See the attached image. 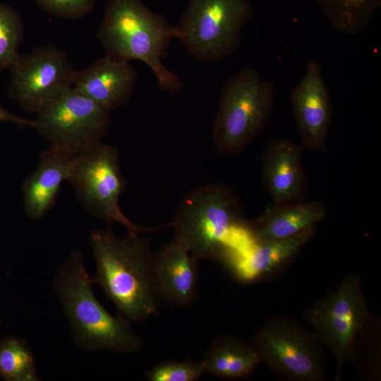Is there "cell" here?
Listing matches in <instances>:
<instances>
[{
	"mask_svg": "<svg viewBox=\"0 0 381 381\" xmlns=\"http://www.w3.org/2000/svg\"><path fill=\"white\" fill-rule=\"evenodd\" d=\"M205 373L202 360H169L156 364L145 377L150 381H197Z\"/></svg>",
	"mask_w": 381,
	"mask_h": 381,
	"instance_id": "obj_23",
	"label": "cell"
},
{
	"mask_svg": "<svg viewBox=\"0 0 381 381\" xmlns=\"http://www.w3.org/2000/svg\"><path fill=\"white\" fill-rule=\"evenodd\" d=\"M93 284L83 251L73 250L59 267L53 288L75 345L88 352L140 351L143 346L142 337L128 321L105 309L95 295Z\"/></svg>",
	"mask_w": 381,
	"mask_h": 381,
	"instance_id": "obj_2",
	"label": "cell"
},
{
	"mask_svg": "<svg viewBox=\"0 0 381 381\" xmlns=\"http://www.w3.org/2000/svg\"><path fill=\"white\" fill-rule=\"evenodd\" d=\"M97 37L106 54L147 65L162 90L174 94L183 88L180 77L162 61L176 39L175 28L142 0H107Z\"/></svg>",
	"mask_w": 381,
	"mask_h": 381,
	"instance_id": "obj_3",
	"label": "cell"
},
{
	"mask_svg": "<svg viewBox=\"0 0 381 381\" xmlns=\"http://www.w3.org/2000/svg\"><path fill=\"white\" fill-rule=\"evenodd\" d=\"M73 157L52 146L42 152L37 169L22 184L24 210L30 219H42L54 207Z\"/></svg>",
	"mask_w": 381,
	"mask_h": 381,
	"instance_id": "obj_16",
	"label": "cell"
},
{
	"mask_svg": "<svg viewBox=\"0 0 381 381\" xmlns=\"http://www.w3.org/2000/svg\"><path fill=\"white\" fill-rule=\"evenodd\" d=\"M252 15L250 0H189L174 26L176 39L198 60L220 61L238 49Z\"/></svg>",
	"mask_w": 381,
	"mask_h": 381,
	"instance_id": "obj_6",
	"label": "cell"
},
{
	"mask_svg": "<svg viewBox=\"0 0 381 381\" xmlns=\"http://www.w3.org/2000/svg\"><path fill=\"white\" fill-rule=\"evenodd\" d=\"M315 229V226H312L284 238L261 242L253 240L241 251L229 253L234 274L243 282L259 278L298 253L311 238Z\"/></svg>",
	"mask_w": 381,
	"mask_h": 381,
	"instance_id": "obj_17",
	"label": "cell"
},
{
	"mask_svg": "<svg viewBox=\"0 0 381 381\" xmlns=\"http://www.w3.org/2000/svg\"><path fill=\"white\" fill-rule=\"evenodd\" d=\"M290 100L303 147L324 151L332 119V104L316 61L307 64L303 77L291 90Z\"/></svg>",
	"mask_w": 381,
	"mask_h": 381,
	"instance_id": "obj_12",
	"label": "cell"
},
{
	"mask_svg": "<svg viewBox=\"0 0 381 381\" xmlns=\"http://www.w3.org/2000/svg\"><path fill=\"white\" fill-rule=\"evenodd\" d=\"M327 207L322 201L274 205L248 225L253 241L261 242L293 236L315 226L325 219Z\"/></svg>",
	"mask_w": 381,
	"mask_h": 381,
	"instance_id": "obj_18",
	"label": "cell"
},
{
	"mask_svg": "<svg viewBox=\"0 0 381 381\" xmlns=\"http://www.w3.org/2000/svg\"><path fill=\"white\" fill-rule=\"evenodd\" d=\"M1 320H0V327H1Z\"/></svg>",
	"mask_w": 381,
	"mask_h": 381,
	"instance_id": "obj_26",
	"label": "cell"
},
{
	"mask_svg": "<svg viewBox=\"0 0 381 381\" xmlns=\"http://www.w3.org/2000/svg\"><path fill=\"white\" fill-rule=\"evenodd\" d=\"M205 373L225 380L246 377L261 359L251 344L231 334L215 337L202 359Z\"/></svg>",
	"mask_w": 381,
	"mask_h": 381,
	"instance_id": "obj_19",
	"label": "cell"
},
{
	"mask_svg": "<svg viewBox=\"0 0 381 381\" xmlns=\"http://www.w3.org/2000/svg\"><path fill=\"white\" fill-rule=\"evenodd\" d=\"M170 224L174 239L199 260L224 258L241 248L250 236L237 198L221 184L190 191Z\"/></svg>",
	"mask_w": 381,
	"mask_h": 381,
	"instance_id": "obj_4",
	"label": "cell"
},
{
	"mask_svg": "<svg viewBox=\"0 0 381 381\" xmlns=\"http://www.w3.org/2000/svg\"><path fill=\"white\" fill-rule=\"evenodd\" d=\"M137 78L130 61L106 54L75 71L72 87L110 112L128 102Z\"/></svg>",
	"mask_w": 381,
	"mask_h": 381,
	"instance_id": "obj_14",
	"label": "cell"
},
{
	"mask_svg": "<svg viewBox=\"0 0 381 381\" xmlns=\"http://www.w3.org/2000/svg\"><path fill=\"white\" fill-rule=\"evenodd\" d=\"M10 71L8 96L32 114L71 88L76 71L66 53L52 44L20 54Z\"/></svg>",
	"mask_w": 381,
	"mask_h": 381,
	"instance_id": "obj_11",
	"label": "cell"
},
{
	"mask_svg": "<svg viewBox=\"0 0 381 381\" xmlns=\"http://www.w3.org/2000/svg\"><path fill=\"white\" fill-rule=\"evenodd\" d=\"M198 261L174 238L154 253L151 274L157 298L178 307L193 303L199 291Z\"/></svg>",
	"mask_w": 381,
	"mask_h": 381,
	"instance_id": "obj_13",
	"label": "cell"
},
{
	"mask_svg": "<svg viewBox=\"0 0 381 381\" xmlns=\"http://www.w3.org/2000/svg\"><path fill=\"white\" fill-rule=\"evenodd\" d=\"M47 14L64 19H78L90 13L96 0H34Z\"/></svg>",
	"mask_w": 381,
	"mask_h": 381,
	"instance_id": "obj_24",
	"label": "cell"
},
{
	"mask_svg": "<svg viewBox=\"0 0 381 381\" xmlns=\"http://www.w3.org/2000/svg\"><path fill=\"white\" fill-rule=\"evenodd\" d=\"M109 113L71 87L37 114L33 128L49 146L75 156L102 143Z\"/></svg>",
	"mask_w": 381,
	"mask_h": 381,
	"instance_id": "obj_10",
	"label": "cell"
},
{
	"mask_svg": "<svg viewBox=\"0 0 381 381\" xmlns=\"http://www.w3.org/2000/svg\"><path fill=\"white\" fill-rule=\"evenodd\" d=\"M339 33L354 35L366 28L381 0H313Z\"/></svg>",
	"mask_w": 381,
	"mask_h": 381,
	"instance_id": "obj_20",
	"label": "cell"
},
{
	"mask_svg": "<svg viewBox=\"0 0 381 381\" xmlns=\"http://www.w3.org/2000/svg\"><path fill=\"white\" fill-rule=\"evenodd\" d=\"M119 162L118 149L100 143L73 157L67 181L84 208L95 218L107 224L117 222L128 232L156 230L133 223L121 211L119 198L126 183Z\"/></svg>",
	"mask_w": 381,
	"mask_h": 381,
	"instance_id": "obj_7",
	"label": "cell"
},
{
	"mask_svg": "<svg viewBox=\"0 0 381 381\" xmlns=\"http://www.w3.org/2000/svg\"><path fill=\"white\" fill-rule=\"evenodd\" d=\"M0 121L8 122L19 126H28L33 128L35 125L34 120H28L21 118L5 109L0 104Z\"/></svg>",
	"mask_w": 381,
	"mask_h": 381,
	"instance_id": "obj_25",
	"label": "cell"
},
{
	"mask_svg": "<svg viewBox=\"0 0 381 381\" xmlns=\"http://www.w3.org/2000/svg\"><path fill=\"white\" fill-rule=\"evenodd\" d=\"M140 234L128 232L120 238L107 224L90 234L96 267L94 284L130 323L143 321L158 310L151 274L154 253L150 239Z\"/></svg>",
	"mask_w": 381,
	"mask_h": 381,
	"instance_id": "obj_1",
	"label": "cell"
},
{
	"mask_svg": "<svg viewBox=\"0 0 381 381\" xmlns=\"http://www.w3.org/2000/svg\"><path fill=\"white\" fill-rule=\"evenodd\" d=\"M262 176L274 205L301 202L307 186L301 147L287 139L270 140L262 156Z\"/></svg>",
	"mask_w": 381,
	"mask_h": 381,
	"instance_id": "obj_15",
	"label": "cell"
},
{
	"mask_svg": "<svg viewBox=\"0 0 381 381\" xmlns=\"http://www.w3.org/2000/svg\"><path fill=\"white\" fill-rule=\"evenodd\" d=\"M303 318L334 355L339 376L342 365L353 359L357 337L371 320L359 276L345 277L336 290L307 308Z\"/></svg>",
	"mask_w": 381,
	"mask_h": 381,
	"instance_id": "obj_8",
	"label": "cell"
},
{
	"mask_svg": "<svg viewBox=\"0 0 381 381\" xmlns=\"http://www.w3.org/2000/svg\"><path fill=\"white\" fill-rule=\"evenodd\" d=\"M24 23L20 13L0 1V73L11 69L18 58Z\"/></svg>",
	"mask_w": 381,
	"mask_h": 381,
	"instance_id": "obj_22",
	"label": "cell"
},
{
	"mask_svg": "<svg viewBox=\"0 0 381 381\" xmlns=\"http://www.w3.org/2000/svg\"><path fill=\"white\" fill-rule=\"evenodd\" d=\"M275 89L252 68H243L224 85L214 121L212 139L221 152H241L266 128Z\"/></svg>",
	"mask_w": 381,
	"mask_h": 381,
	"instance_id": "obj_5",
	"label": "cell"
},
{
	"mask_svg": "<svg viewBox=\"0 0 381 381\" xmlns=\"http://www.w3.org/2000/svg\"><path fill=\"white\" fill-rule=\"evenodd\" d=\"M251 344L279 378L286 381H322L326 378L323 345L315 334L294 320L268 319L255 333Z\"/></svg>",
	"mask_w": 381,
	"mask_h": 381,
	"instance_id": "obj_9",
	"label": "cell"
},
{
	"mask_svg": "<svg viewBox=\"0 0 381 381\" xmlns=\"http://www.w3.org/2000/svg\"><path fill=\"white\" fill-rule=\"evenodd\" d=\"M0 377L6 381H37L32 351L22 337L0 338Z\"/></svg>",
	"mask_w": 381,
	"mask_h": 381,
	"instance_id": "obj_21",
	"label": "cell"
}]
</instances>
